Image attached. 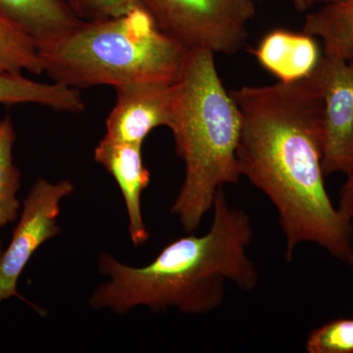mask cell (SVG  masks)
Returning a JSON list of instances; mask_svg holds the SVG:
<instances>
[{"label": "cell", "mask_w": 353, "mask_h": 353, "mask_svg": "<svg viewBox=\"0 0 353 353\" xmlns=\"http://www.w3.org/2000/svg\"><path fill=\"white\" fill-rule=\"evenodd\" d=\"M241 114L236 159L241 176L270 199L292 262L297 245L316 243L353 266L352 221L325 187L323 102L312 74L294 82L231 90Z\"/></svg>", "instance_id": "6da1fadb"}, {"label": "cell", "mask_w": 353, "mask_h": 353, "mask_svg": "<svg viewBox=\"0 0 353 353\" xmlns=\"http://www.w3.org/2000/svg\"><path fill=\"white\" fill-rule=\"evenodd\" d=\"M213 209L208 233L174 241L145 266H129L101 253L99 271L110 280L97 288L90 305L120 315L137 306L153 312L174 307L185 314H205L222 304L227 282L245 292L254 290L259 277L248 254L253 240L250 216L230 205L224 188L216 194Z\"/></svg>", "instance_id": "7a4b0ae2"}, {"label": "cell", "mask_w": 353, "mask_h": 353, "mask_svg": "<svg viewBox=\"0 0 353 353\" xmlns=\"http://www.w3.org/2000/svg\"><path fill=\"white\" fill-rule=\"evenodd\" d=\"M214 55L203 48L188 50L174 83L169 129L185 174L171 212L188 233L196 231L213 208L218 190L241 176L236 159L241 114L223 85Z\"/></svg>", "instance_id": "3957f363"}, {"label": "cell", "mask_w": 353, "mask_h": 353, "mask_svg": "<svg viewBox=\"0 0 353 353\" xmlns=\"http://www.w3.org/2000/svg\"><path fill=\"white\" fill-rule=\"evenodd\" d=\"M187 50L143 8L118 17L82 21L62 38L39 48L43 73L53 83L76 90L175 83Z\"/></svg>", "instance_id": "277c9868"}, {"label": "cell", "mask_w": 353, "mask_h": 353, "mask_svg": "<svg viewBox=\"0 0 353 353\" xmlns=\"http://www.w3.org/2000/svg\"><path fill=\"white\" fill-rule=\"evenodd\" d=\"M157 27L185 48L234 55L245 48L253 0H139Z\"/></svg>", "instance_id": "5b68a950"}, {"label": "cell", "mask_w": 353, "mask_h": 353, "mask_svg": "<svg viewBox=\"0 0 353 353\" xmlns=\"http://www.w3.org/2000/svg\"><path fill=\"white\" fill-rule=\"evenodd\" d=\"M74 192L71 181L51 183L39 179L23 201L20 220L14 229L8 248L0 256V305L6 299L18 297L41 313L17 290L18 281L34 253L46 241L61 233L57 225L60 202Z\"/></svg>", "instance_id": "8992f818"}, {"label": "cell", "mask_w": 353, "mask_h": 353, "mask_svg": "<svg viewBox=\"0 0 353 353\" xmlns=\"http://www.w3.org/2000/svg\"><path fill=\"white\" fill-rule=\"evenodd\" d=\"M312 76L324 102L323 172L347 175L353 166V60L323 54Z\"/></svg>", "instance_id": "52a82bcc"}, {"label": "cell", "mask_w": 353, "mask_h": 353, "mask_svg": "<svg viewBox=\"0 0 353 353\" xmlns=\"http://www.w3.org/2000/svg\"><path fill=\"white\" fill-rule=\"evenodd\" d=\"M115 90V105L106 119V139L143 143L153 130L170 127L175 99L174 83H132Z\"/></svg>", "instance_id": "ba28073f"}, {"label": "cell", "mask_w": 353, "mask_h": 353, "mask_svg": "<svg viewBox=\"0 0 353 353\" xmlns=\"http://www.w3.org/2000/svg\"><path fill=\"white\" fill-rule=\"evenodd\" d=\"M94 158L119 185L126 204L130 236L134 246L143 245L150 233L141 212V196L150 183V171L143 164V143H121L104 137L95 148Z\"/></svg>", "instance_id": "9c48e42d"}, {"label": "cell", "mask_w": 353, "mask_h": 353, "mask_svg": "<svg viewBox=\"0 0 353 353\" xmlns=\"http://www.w3.org/2000/svg\"><path fill=\"white\" fill-rule=\"evenodd\" d=\"M255 57L262 67L285 83L310 76L321 58L314 37L285 30L267 34L257 46Z\"/></svg>", "instance_id": "30bf717a"}, {"label": "cell", "mask_w": 353, "mask_h": 353, "mask_svg": "<svg viewBox=\"0 0 353 353\" xmlns=\"http://www.w3.org/2000/svg\"><path fill=\"white\" fill-rule=\"evenodd\" d=\"M0 12L31 37L38 48L82 23L67 0H0Z\"/></svg>", "instance_id": "8fae6325"}, {"label": "cell", "mask_w": 353, "mask_h": 353, "mask_svg": "<svg viewBox=\"0 0 353 353\" xmlns=\"http://www.w3.org/2000/svg\"><path fill=\"white\" fill-rule=\"evenodd\" d=\"M0 104H37L71 114L82 113L85 109L80 90L57 83L36 82L22 74L0 73Z\"/></svg>", "instance_id": "7c38bea8"}, {"label": "cell", "mask_w": 353, "mask_h": 353, "mask_svg": "<svg viewBox=\"0 0 353 353\" xmlns=\"http://www.w3.org/2000/svg\"><path fill=\"white\" fill-rule=\"evenodd\" d=\"M303 32L321 39L324 54L353 60V0L323 4L309 13Z\"/></svg>", "instance_id": "4fadbf2b"}, {"label": "cell", "mask_w": 353, "mask_h": 353, "mask_svg": "<svg viewBox=\"0 0 353 353\" xmlns=\"http://www.w3.org/2000/svg\"><path fill=\"white\" fill-rule=\"evenodd\" d=\"M16 131L9 116L0 120V231L19 217L21 202L17 194L21 187V172L14 162ZM3 252L0 236V256Z\"/></svg>", "instance_id": "5bb4252c"}, {"label": "cell", "mask_w": 353, "mask_h": 353, "mask_svg": "<svg viewBox=\"0 0 353 353\" xmlns=\"http://www.w3.org/2000/svg\"><path fill=\"white\" fill-rule=\"evenodd\" d=\"M43 74L38 46L12 21L0 12V73Z\"/></svg>", "instance_id": "9a60e30c"}, {"label": "cell", "mask_w": 353, "mask_h": 353, "mask_svg": "<svg viewBox=\"0 0 353 353\" xmlns=\"http://www.w3.org/2000/svg\"><path fill=\"white\" fill-rule=\"evenodd\" d=\"M305 348L308 353H353V319L339 318L313 330Z\"/></svg>", "instance_id": "2e32d148"}, {"label": "cell", "mask_w": 353, "mask_h": 353, "mask_svg": "<svg viewBox=\"0 0 353 353\" xmlns=\"http://www.w3.org/2000/svg\"><path fill=\"white\" fill-rule=\"evenodd\" d=\"M67 1L76 15L82 21L118 17L136 9L143 8L139 0H67Z\"/></svg>", "instance_id": "e0dca14e"}, {"label": "cell", "mask_w": 353, "mask_h": 353, "mask_svg": "<svg viewBox=\"0 0 353 353\" xmlns=\"http://www.w3.org/2000/svg\"><path fill=\"white\" fill-rule=\"evenodd\" d=\"M347 180L341 187L338 209L347 219L353 220V166L347 174Z\"/></svg>", "instance_id": "ac0fdd59"}, {"label": "cell", "mask_w": 353, "mask_h": 353, "mask_svg": "<svg viewBox=\"0 0 353 353\" xmlns=\"http://www.w3.org/2000/svg\"><path fill=\"white\" fill-rule=\"evenodd\" d=\"M280 1L290 2L299 12H305L316 3L315 0H280Z\"/></svg>", "instance_id": "d6986e66"}, {"label": "cell", "mask_w": 353, "mask_h": 353, "mask_svg": "<svg viewBox=\"0 0 353 353\" xmlns=\"http://www.w3.org/2000/svg\"><path fill=\"white\" fill-rule=\"evenodd\" d=\"M340 1H343V0H315L316 3H323V4L334 3V2H340Z\"/></svg>", "instance_id": "ffe728a7"}]
</instances>
